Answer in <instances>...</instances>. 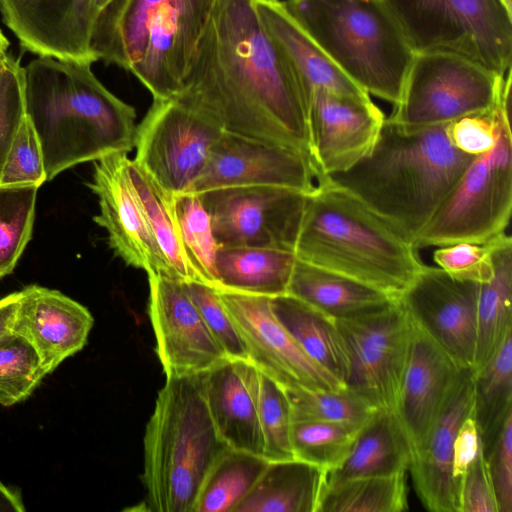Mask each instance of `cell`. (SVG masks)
I'll list each match as a JSON object with an SVG mask.
<instances>
[{"instance_id":"cell-1","label":"cell","mask_w":512,"mask_h":512,"mask_svg":"<svg viewBox=\"0 0 512 512\" xmlns=\"http://www.w3.org/2000/svg\"><path fill=\"white\" fill-rule=\"evenodd\" d=\"M174 98L225 132L310 154L306 92L254 0H218Z\"/></svg>"},{"instance_id":"cell-2","label":"cell","mask_w":512,"mask_h":512,"mask_svg":"<svg viewBox=\"0 0 512 512\" xmlns=\"http://www.w3.org/2000/svg\"><path fill=\"white\" fill-rule=\"evenodd\" d=\"M91 66L49 56L23 66L25 113L42 149L47 181L134 147L135 109L110 92Z\"/></svg>"},{"instance_id":"cell-3","label":"cell","mask_w":512,"mask_h":512,"mask_svg":"<svg viewBox=\"0 0 512 512\" xmlns=\"http://www.w3.org/2000/svg\"><path fill=\"white\" fill-rule=\"evenodd\" d=\"M447 124L411 128L385 118L372 151L348 170L327 178L414 245L476 157L451 144Z\"/></svg>"},{"instance_id":"cell-4","label":"cell","mask_w":512,"mask_h":512,"mask_svg":"<svg viewBox=\"0 0 512 512\" xmlns=\"http://www.w3.org/2000/svg\"><path fill=\"white\" fill-rule=\"evenodd\" d=\"M417 248L356 196L323 176L308 195L297 259L399 300L424 264Z\"/></svg>"},{"instance_id":"cell-5","label":"cell","mask_w":512,"mask_h":512,"mask_svg":"<svg viewBox=\"0 0 512 512\" xmlns=\"http://www.w3.org/2000/svg\"><path fill=\"white\" fill-rule=\"evenodd\" d=\"M218 0H109L95 15L96 61L133 74L153 99L174 98Z\"/></svg>"},{"instance_id":"cell-6","label":"cell","mask_w":512,"mask_h":512,"mask_svg":"<svg viewBox=\"0 0 512 512\" xmlns=\"http://www.w3.org/2000/svg\"><path fill=\"white\" fill-rule=\"evenodd\" d=\"M227 448L207 408L201 374L167 378L145 429L139 509L194 512L209 470Z\"/></svg>"},{"instance_id":"cell-7","label":"cell","mask_w":512,"mask_h":512,"mask_svg":"<svg viewBox=\"0 0 512 512\" xmlns=\"http://www.w3.org/2000/svg\"><path fill=\"white\" fill-rule=\"evenodd\" d=\"M289 17L369 95L396 105L415 52L384 0H286Z\"/></svg>"},{"instance_id":"cell-8","label":"cell","mask_w":512,"mask_h":512,"mask_svg":"<svg viewBox=\"0 0 512 512\" xmlns=\"http://www.w3.org/2000/svg\"><path fill=\"white\" fill-rule=\"evenodd\" d=\"M410 46L446 52L501 76L511 71L512 10L502 0H384Z\"/></svg>"},{"instance_id":"cell-9","label":"cell","mask_w":512,"mask_h":512,"mask_svg":"<svg viewBox=\"0 0 512 512\" xmlns=\"http://www.w3.org/2000/svg\"><path fill=\"white\" fill-rule=\"evenodd\" d=\"M512 209V137L503 124L496 145L476 156L417 236L414 246L485 243L505 232Z\"/></svg>"},{"instance_id":"cell-10","label":"cell","mask_w":512,"mask_h":512,"mask_svg":"<svg viewBox=\"0 0 512 512\" xmlns=\"http://www.w3.org/2000/svg\"><path fill=\"white\" fill-rule=\"evenodd\" d=\"M510 82L511 71L501 76L455 54L418 52L387 119L411 128L447 124L491 110Z\"/></svg>"},{"instance_id":"cell-11","label":"cell","mask_w":512,"mask_h":512,"mask_svg":"<svg viewBox=\"0 0 512 512\" xmlns=\"http://www.w3.org/2000/svg\"><path fill=\"white\" fill-rule=\"evenodd\" d=\"M224 131L175 98L153 99L136 126L133 161L171 195L188 193Z\"/></svg>"},{"instance_id":"cell-12","label":"cell","mask_w":512,"mask_h":512,"mask_svg":"<svg viewBox=\"0 0 512 512\" xmlns=\"http://www.w3.org/2000/svg\"><path fill=\"white\" fill-rule=\"evenodd\" d=\"M347 351V388L377 410L396 414L413 334L399 300L362 315L336 319Z\"/></svg>"},{"instance_id":"cell-13","label":"cell","mask_w":512,"mask_h":512,"mask_svg":"<svg viewBox=\"0 0 512 512\" xmlns=\"http://www.w3.org/2000/svg\"><path fill=\"white\" fill-rule=\"evenodd\" d=\"M200 195L220 246H258L290 250L295 244L308 195L274 187H231Z\"/></svg>"},{"instance_id":"cell-14","label":"cell","mask_w":512,"mask_h":512,"mask_svg":"<svg viewBox=\"0 0 512 512\" xmlns=\"http://www.w3.org/2000/svg\"><path fill=\"white\" fill-rule=\"evenodd\" d=\"M245 345L249 360L282 387L347 388L297 344L275 316L271 297L217 289Z\"/></svg>"},{"instance_id":"cell-15","label":"cell","mask_w":512,"mask_h":512,"mask_svg":"<svg viewBox=\"0 0 512 512\" xmlns=\"http://www.w3.org/2000/svg\"><path fill=\"white\" fill-rule=\"evenodd\" d=\"M318 171L304 150L223 132L188 193L250 186H274L310 194Z\"/></svg>"},{"instance_id":"cell-16","label":"cell","mask_w":512,"mask_h":512,"mask_svg":"<svg viewBox=\"0 0 512 512\" xmlns=\"http://www.w3.org/2000/svg\"><path fill=\"white\" fill-rule=\"evenodd\" d=\"M480 284L424 264L399 301L412 322L460 368H473Z\"/></svg>"},{"instance_id":"cell-17","label":"cell","mask_w":512,"mask_h":512,"mask_svg":"<svg viewBox=\"0 0 512 512\" xmlns=\"http://www.w3.org/2000/svg\"><path fill=\"white\" fill-rule=\"evenodd\" d=\"M148 282V312L166 379L202 374L228 358L184 282L165 274H148Z\"/></svg>"},{"instance_id":"cell-18","label":"cell","mask_w":512,"mask_h":512,"mask_svg":"<svg viewBox=\"0 0 512 512\" xmlns=\"http://www.w3.org/2000/svg\"><path fill=\"white\" fill-rule=\"evenodd\" d=\"M127 154L114 153L94 161L87 186L98 197L100 211L93 220L107 231L110 248L126 265L147 275L173 277L131 180Z\"/></svg>"},{"instance_id":"cell-19","label":"cell","mask_w":512,"mask_h":512,"mask_svg":"<svg viewBox=\"0 0 512 512\" xmlns=\"http://www.w3.org/2000/svg\"><path fill=\"white\" fill-rule=\"evenodd\" d=\"M385 116L371 98L313 89L308 94L309 148L319 177L344 172L373 149Z\"/></svg>"},{"instance_id":"cell-20","label":"cell","mask_w":512,"mask_h":512,"mask_svg":"<svg viewBox=\"0 0 512 512\" xmlns=\"http://www.w3.org/2000/svg\"><path fill=\"white\" fill-rule=\"evenodd\" d=\"M2 21L24 51L94 63L90 38L94 0H0Z\"/></svg>"},{"instance_id":"cell-21","label":"cell","mask_w":512,"mask_h":512,"mask_svg":"<svg viewBox=\"0 0 512 512\" xmlns=\"http://www.w3.org/2000/svg\"><path fill=\"white\" fill-rule=\"evenodd\" d=\"M462 369L413 323L395 414L411 458L424 446Z\"/></svg>"},{"instance_id":"cell-22","label":"cell","mask_w":512,"mask_h":512,"mask_svg":"<svg viewBox=\"0 0 512 512\" xmlns=\"http://www.w3.org/2000/svg\"><path fill=\"white\" fill-rule=\"evenodd\" d=\"M20 292L12 331L31 343L50 374L86 345L93 316L57 290L30 285Z\"/></svg>"},{"instance_id":"cell-23","label":"cell","mask_w":512,"mask_h":512,"mask_svg":"<svg viewBox=\"0 0 512 512\" xmlns=\"http://www.w3.org/2000/svg\"><path fill=\"white\" fill-rule=\"evenodd\" d=\"M474 372L462 369L422 449L409 464L422 505L432 512H458L452 478L453 442L462 421L473 413Z\"/></svg>"},{"instance_id":"cell-24","label":"cell","mask_w":512,"mask_h":512,"mask_svg":"<svg viewBox=\"0 0 512 512\" xmlns=\"http://www.w3.org/2000/svg\"><path fill=\"white\" fill-rule=\"evenodd\" d=\"M261 373L250 361L226 358L201 374L204 398L227 447L263 456L259 422Z\"/></svg>"},{"instance_id":"cell-25","label":"cell","mask_w":512,"mask_h":512,"mask_svg":"<svg viewBox=\"0 0 512 512\" xmlns=\"http://www.w3.org/2000/svg\"><path fill=\"white\" fill-rule=\"evenodd\" d=\"M255 5L264 26L286 52L296 69L307 100L313 89L359 99L370 98L289 17L280 1L255 2Z\"/></svg>"},{"instance_id":"cell-26","label":"cell","mask_w":512,"mask_h":512,"mask_svg":"<svg viewBox=\"0 0 512 512\" xmlns=\"http://www.w3.org/2000/svg\"><path fill=\"white\" fill-rule=\"evenodd\" d=\"M326 476L297 459L268 462L234 512H318Z\"/></svg>"},{"instance_id":"cell-27","label":"cell","mask_w":512,"mask_h":512,"mask_svg":"<svg viewBox=\"0 0 512 512\" xmlns=\"http://www.w3.org/2000/svg\"><path fill=\"white\" fill-rule=\"evenodd\" d=\"M293 251L258 246H220L217 289L275 297L287 294L296 262Z\"/></svg>"},{"instance_id":"cell-28","label":"cell","mask_w":512,"mask_h":512,"mask_svg":"<svg viewBox=\"0 0 512 512\" xmlns=\"http://www.w3.org/2000/svg\"><path fill=\"white\" fill-rule=\"evenodd\" d=\"M287 294L334 319L385 307L395 299L343 275L296 259Z\"/></svg>"},{"instance_id":"cell-29","label":"cell","mask_w":512,"mask_h":512,"mask_svg":"<svg viewBox=\"0 0 512 512\" xmlns=\"http://www.w3.org/2000/svg\"><path fill=\"white\" fill-rule=\"evenodd\" d=\"M410 451L395 415L378 410L359 430L343 464L327 472L326 487L365 476L407 472Z\"/></svg>"},{"instance_id":"cell-30","label":"cell","mask_w":512,"mask_h":512,"mask_svg":"<svg viewBox=\"0 0 512 512\" xmlns=\"http://www.w3.org/2000/svg\"><path fill=\"white\" fill-rule=\"evenodd\" d=\"M492 278L480 284L476 317L473 372L483 368L512 334V240L505 232L496 239Z\"/></svg>"},{"instance_id":"cell-31","label":"cell","mask_w":512,"mask_h":512,"mask_svg":"<svg viewBox=\"0 0 512 512\" xmlns=\"http://www.w3.org/2000/svg\"><path fill=\"white\" fill-rule=\"evenodd\" d=\"M271 305L302 350L345 384L349 362L336 319L290 294L271 297Z\"/></svg>"},{"instance_id":"cell-32","label":"cell","mask_w":512,"mask_h":512,"mask_svg":"<svg viewBox=\"0 0 512 512\" xmlns=\"http://www.w3.org/2000/svg\"><path fill=\"white\" fill-rule=\"evenodd\" d=\"M129 173L172 276L182 282L204 283L184 246L175 212L174 195L165 191L131 159Z\"/></svg>"},{"instance_id":"cell-33","label":"cell","mask_w":512,"mask_h":512,"mask_svg":"<svg viewBox=\"0 0 512 512\" xmlns=\"http://www.w3.org/2000/svg\"><path fill=\"white\" fill-rule=\"evenodd\" d=\"M512 414V334L493 358L474 372L473 415L484 455L493 446Z\"/></svg>"},{"instance_id":"cell-34","label":"cell","mask_w":512,"mask_h":512,"mask_svg":"<svg viewBox=\"0 0 512 512\" xmlns=\"http://www.w3.org/2000/svg\"><path fill=\"white\" fill-rule=\"evenodd\" d=\"M268 462L263 456L228 447L209 470L194 512H234Z\"/></svg>"},{"instance_id":"cell-35","label":"cell","mask_w":512,"mask_h":512,"mask_svg":"<svg viewBox=\"0 0 512 512\" xmlns=\"http://www.w3.org/2000/svg\"><path fill=\"white\" fill-rule=\"evenodd\" d=\"M408 509L406 472L348 479L327 486L318 512H401Z\"/></svg>"},{"instance_id":"cell-36","label":"cell","mask_w":512,"mask_h":512,"mask_svg":"<svg viewBox=\"0 0 512 512\" xmlns=\"http://www.w3.org/2000/svg\"><path fill=\"white\" fill-rule=\"evenodd\" d=\"M291 421H317L361 429L378 411L349 388L315 390L302 386L283 387Z\"/></svg>"},{"instance_id":"cell-37","label":"cell","mask_w":512,"mask_h":512,"mask_svg":"<svg viewBox=\"0 0 512 512\" xmlns=\"http://www.w3.org/2000/svg\"><path fill=\"white\" fill-rule=\"evenodd\" d=\"M359 430L328 422H292L290 442L294 459L325 472L333 471L349 456Z\"/></svg>"},{"instance_id":"cell-38","label":"cell","mask_w":512,"mask_h":512,"mask_svg":"<svg viewBox=\"0 0 512 512\" xmlns=\"http://www.w3.org/2000/svg\"><path fill=\"white\" fill-rule=\"evenodd\" d=\"M38 188L0 185V278L12 273L31 239Z\"/></svg>"},{"instance_id":"cell-39","label":"cell","mask_w":512,"mask_h":512,"mask_svg":"<svg viewBox=\"0 0 512 512\" xmlns=\"http://www.w3.org/2000/svg\"><path fill=\"white\" fill-rule=\"evenodd\" d=\"M174 206L181 237L193 265L204 283L218 288L216 257L220 245L200 195L174 196Z\"/></svg>"},{"instance_id":"cell-40","label":"cell","mask_w":512,"mask_h":512,"mask_svg":"<svg viewBox=\"0 0 512 512\" xmlns=\"http://www.w3.org/2000/svg\"><path fill=\"white\" fill-rule=\"evenodd\" d=\"M48 375L31 343L10 331L0 338V404L12 406L28 398Z\"/></svg>"},{"instance_id":"cell-41","label":"cell","mask_w":512,"mask_h":512,"mask_svg":"<svg viewBox=\"0 0 512 512\" xmlns=\"http://www.w3.org/2000/svg\"><path fill=\"white\" fill-rule=\"evenodd\" d=\"M261 373L259 422L263 438V457L269 462L294 459L290 428L291 415L284 389Z\"/></svg>"},{"instance_id":"cell-42","label":"cell","mask_w":512,"mask_h":512,"mask_svg":"<svg viewBox=\"0 0 512 512\" xmlns=\"http://www.w3.org/2000/svg\"><path fill=\"white\" fill-rule=\"evenodd\" d=\"M511 82L506 86L499 103L491 110L468 115L447 124V136L458 150L478 156L496 145L503 124L510 121Z\"/></svg>"},{"instance_id":"cell-43","label":"cell","mask_w":512,"mask_h":512,"mask_svg":"<svg viewBox=\"0 0 512 512\" xmlns=\"http://www.w3.org/2000/svg\"><path fill=\"white\" fill-rule=\"evenodd\" d=\"M25 116L23 66L7 50L0 54V177Z\"/></svg>"},{"instance_id":"cell-44","label":"cell","mask_w":512,"mask_h":512,"mask_svg":"<svg viewBox=\"0 0 512 512\" xmlns=\"http://www.w3.org/2000/svg\"><path fill=\"white\" fill-rule=\"evenodd\" d=\"M209 331L228 358L249 360L245 345L217 288L202 282H184Z\"/></svg>"},{"instance_id":"cell-45","label":"cell","mask_w":512,"mask_h":512,"mask_svg":"<svg viewBox=\"0 0 512 512\" xmlns=\"http://www.w3.org/2000/svg\"><path fill=\"white\" fill-rule=\"evenodd\" d=\"M46 179L42 149L37 134L25 116L6 158L0 185H34Z\"/></svg>"},{"instance_id":"cell-46","label":"cell","mask_w":512,"mask_h":512,"mask_svg":"<svg viewBox=\"0 0 512 512\" xmlns=\"http://www.w3.org/2000/svg\"><path fill=\"white\" fill-rule=\"evenodd\" d=\"M498 236L485 243L461 242L438 247L433 260L453 278L485 283L493 275L492 256Z\"/></svg>"},{"instance_id":"cell-47","label":"cell","mask_w":512,"mask_h":512,"mask_svg":"<svg viewBox=\"0 0 512 512\" xmlns=\"http://www.w3.org/2000/svg\"><path fill=\"white\" fill-rule=\"evenodd\" d=\"M458 512H499L483 448L469 465L458 488Z\"/></svg>"},{"instance_id":"cell-48","label":"cell","mask_w":512,"mask_h":512,"mask_svg":"<svg viewBox=\"0 0 512 512\" xmlns=\"http://www.w3.org/2000/svg\"><path fill=\"white\" fill-rule=\"evenodd\" d=\"M499 512H512V414L485 455Z\"/></svg>"},{"instance_id":"cell-49","label":"cell","mask_w":512,"mask_h":512,"mask_svg":"<svg viewBox=\"0 0 512 512\" xmlns=\"http://www.w3.org/2000/svg\"><path fill=\"white\" fill-rule=\"evenodd\" d=\"M481 448L479 430L472 413L459 425L453 442L452 478L457 488V498L460 482Z\"/></svg>"},{"instance_id":"cell-50","label":"cell","mask_w":512,"mask_h":512,"mask_svg":"<svg viewBox=\"0 0 512 512\" xmlns=\"http://www.w3.org/2000/svg\"><path fill=\"white\" fill-rule=\"evenodd\" d=\"M20 296L19 291L0 299V338L12 331Z\"/></svg>"},{"instance_id":"cell-51","label":"cell","mask_w":512,"mask_h":512,"mask_svg":"<svg viewBox=\"0 0 512 512\" xmlns=\"http://www.w3.org/2000/svg\"><path fill=\"white\" fill-rule=\"evenodd\" d=\"M0 511L23 512L25 507L20 495L16 489L5 486L0 481Z\"/></svg>"},{"instance_id":"cell-52","label":"cell","mask_w":512,"mask_h":512,"mask_svg":"<svg viewBox=\"0 0 512 512\" xmlns=\"http://www.w3.org/2000/svg\"><path fill=\"white\" fill-rule=\"evenodd\" d=\"M9 44L8 39L0 29V54L8 50Z\"/></svg>"},{"instance_id":"cell-53","label":"cell","mask_w":512,"mask_h":512,"mask_svg":"<svg viewBox=\"0 0 512 512\" xmlns=\"http://www.w3.org/2000/svg\"><path fill=\"white\" fill-rule=\"evenodd\" d=\"M108 1L109 0H94L95 15Z\"/></svg>"},{"instance_id":"cell-54","label":"cell","mask_w":512,"mask_h":512,"mask_svg":"<svg viewBox=\"0 0 512 512\" xmlns=\"http://www.w3.org/2000/svg\"><path fill=\"white\" fill-rule=\"evenodd\" d=\"M504 4L512 10V0H502Z\"/></svg>"},{"instance_id":"cell-55","label":"cell","mask_w":512,"mask_h":512,"mask_svg":"<svg viewBox=\"0 0 512 512\" xmlns=\"http://www.w3.org/2000/svg\"><path fill=\"white\" fill-rule=\"evenodd\" d=\"M255 2H275L278 0H254Z\"/></svg>"}]
</instances>
